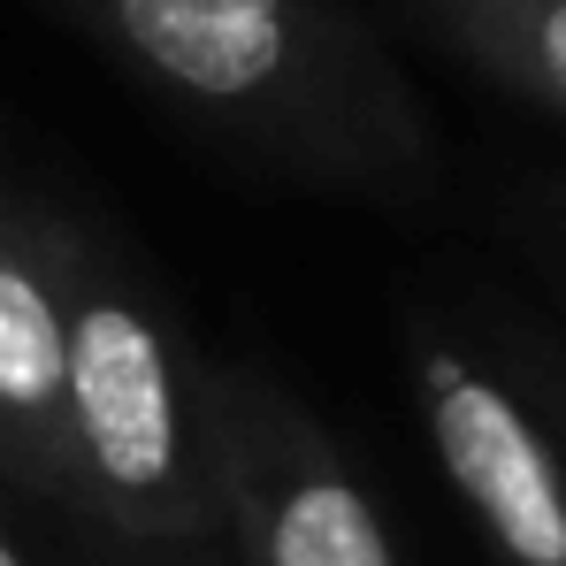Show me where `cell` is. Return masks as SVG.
I'll list each match as a JSON object with an SVG mask.
<instances>
[{
  "label": "cell",
  "instance_id": "obj_9",
  "mask_svg": "<svg viewBox=\"0 0 566 566\" xmlns=\"http://www.w3.org/2000/svg\"><path fill=\"white\" fill-rule=\"evenodd\" d=\"M552 398H559V390H552Z\"/></svg>",
  "mask_w": 566,
  "mask_h": 566
},
{
  "label": "cell",
  "instance_id": "obj_7",
  "mask_svg": "<svg viewBox=\"0 0 566 566\" xmlns=\"http://www.w3.org/2000/svg\"><path fill=\"white\" fill-rule=\"evenodd\" d=\"M46 559L54 566H230V552H222V536H115V528H93V521H62Z\"/></svg>",
  "mask_w": 566,
  "mask_h": 566
},
{
  "label": "cell",
  "instance_id": "obj_6",
  "mask_svg": "<svg viewBox=\"0 0 566 566\" xmlns=\"http://www.w3.org/2000/svg\"><path fill=\"white\" fill-rule=\"evenodd\" d=\"M413 8L468 70L566 115V0H413Z\"/></svg>",
  "mask_w": 566,
  "mask_h": 566
},
{
  "label": "cell",
  "instance_id": "obj_2",
  "mask_svg": "<svg viewBox=\"0 0 566 566\" xmlns=\"http://www.w3.org/2000/svg\"><path fill=\"white\" fill-rule=\"evenodd\" d=\"M62 521L214 536V360L146 261L70 207L62 230Z\"/></svg>",
  "mask_w": 566,
  "mask_h": 566
},
{
  "label": "cell",
  "instance_id": "obj_1",
  "mask_svg": "<svg viewBox=\"0 0 566 566\" xmlns=\"http://www.w3.org/2000/svg\"><path fill=\"white\" fill-rule=\"evenodd\" d=\"M253 169L413 191L437 169L421 93L345 0H39Z\"/></svg>",
  "mask_w": 566,
  "mask_h": 566
},
{
  "label": "cell",
  "instance_id": "obj_8",
  "mask_svg": "<svg viewBox=\"0 0 566 566\" xmlns=\"http://www.w3.org/2000/svg\"><path fill=\"white\" fill-rule=\"evenodd\" d=\"M0 566H54V559H46V544L23 536V521L8 513V497H0Z\"/></svg>",
  "mask_w": 566,
  "mask_h": 566
},
{
  "label": "cell",
  "instance_id": "obj_4",
  "mask_svg": "<svg viewBox=\"0 0 566 566\" xmlns=\"http://www.w3.org/2000/svg\"><path fill=\"white\" fill-rule=\"evenodd\" d=\"M214 497L230 566H398L390 513L353 452L253 360H214Z\"/></svg>",
  "mask_w": 566,
  "mask_h": 566
},
{
  "label": "cell",
  "instance_id": "obj_3",
  "mask_svg": "<svg viewBox=\"0 0 566 566\" xmlns=\"http://www.w3.org/2000/svg\"><path fill=\"white\" fill-rule=\"evenodd\" d=\"M398 337L429 460L490 566H566V406L544 368L521 376L437 306H413Z\"/></svg>",
  "mask_w": 566,
  "mask_h": 566
},
{
  "label": "cell",
  "instance_id": "obj_5",
  "mask_svg": "<svg viewBox=\"0 0 566 566\" xmlns=\"http://www.w3.org/2000/svg\"><path fill=\"white\" fill-rule=\"evenodd\" d=\"M62 191L0 169V490L39 513H62Z\"/></svg>",
  "mask_w": 566,
  "mask_h": 566
}]
</instances>
